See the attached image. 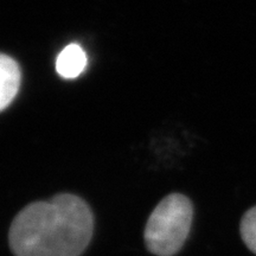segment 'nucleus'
Here are the masks:
<instances>
[{
    "label": "nucleus",
    "instance_id": "1",
    "mask_svg": "<svg viewBox=\"0 0 256 256\" xmlns=\"http://www.w3.org/2000/svg\"><path fill=\"white\" fill-rule=\"evenodd\" d=\"M94 216L81 197L60 194L25 206L10 226L16 256H80L90 243Z\"/></svg>",
    "mask_w": 256,
    "mask_h": 256
},
{
    "label": "nucleus",
    "instance_id": "2",
    "mask_svg": "<svg viewBox=\"0 0 256 256\" xmlns=\"http://www.w3.org/2000/svg\"><path fill=\"white\" fill-rule=\"evenodd\" d=\"M194 206L182 194H171L159 202L147 220L144 238L156 256H174L180 250L191 229Z\"/></svg>",
    "mask_w": 256,
    "mask_h": 256
},
{
    "label": "nucleus",
    "instance_id": "3",
    "mask_svg": "<svg viewBox=\"0 0 256 256\" xmlns=\"http://www.w3.org/2000/svg\"><path fill=\"white\" fill-rule=\"evenodd\" d=\"M22 74L18 63L8 55L0 54V112L11 104L20 87Z\"/></svg>",
    "mask_w": 256,
    "mask_h": 256
},
{
    "label": "nucleus",
    "instance_id": "4",
    "mask_svg": "<svg viewBox=\"0 0 256 256\" xmlns=\"http://www.w3.org/2000/svg\"><path fill=\"white\" fill-rule=\"evenodd\" d=\"M87 54L78 44H69L56 60V70L63 78H76L87 66Z\"/></svg>",
    "mask_w": 256,
    "mask_h": 256
},
{
    "label": "nucleus",
    "instance_id": "5",
    "mask_svg": "<svg viewBox=\"0 0 256 256\" xmlns=\"http://www.w3.org/2000/svg\"><path fill=\"white\" fill-rule=\"evenodd\" d=\"M240 232L247 248L256 255V206L244 212L240 224Z\"/></svg>",
    "mask_w": 256,
    "mask_h": 256
}]
</instances>
